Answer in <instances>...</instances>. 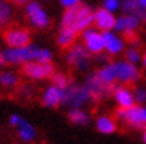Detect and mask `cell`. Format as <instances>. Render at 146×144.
<instances>
[{"label":"cell","instance_id":"cell-12","mask_svg":"<svg viewBox=\"0 0 146 144\" xmlns=\"http://www.w3.org/2000/svg\"><path fill=\"white\" fill-rule=\"evenodd\" d=\"M93 22L96 24V27L102 31H111L112 28H115V16L112 15V12L106 11L105 7H100L94 12V18Z\"/></svg>","mask_w":146,"mask_h":144},{"label":"cell","instance_id":"cell-5","mask_svg":"<svg viewBox=\"0 0 146 144\" xmlns=\"http://www.w3.org/2000/svg\"><path fill=\"white\" fill-rule=\"evenodd\" d=\"M21 72L33 80H44V78H50L53 75L55 66L50 62L41 63V62H36V60H28V62L22 63Z\"/></svg>","mask_w":146,"mask_h":144},{"label":"cell","instance_id":"cell-24","mask_svg":"<svg viewBox=\"0 0 146 144\" xmlns=\"http://www.w3.org/2000/svg\"><path fill=\"white\" fill-rule=\"evenodd\" d=\"M0 84L5 87H15L16 84H18V78L15 77L12 74H2L0 75Z\"/></svg>","mask_w":146,"mask_h":144},{"label":"cell","instance_id":"cell-17","mask_svg":"<svg viewBox=\"0 0 146 144\" xmlns=\"http://www.w3.org/2000/svg\"><path fill=\"white\" fill-rule=\"evenodd\" d=\"M123 11L125 13H130V15H134L136 18H139L140 21L146 19V9L140 6L139 0H123Z\"/></svg>","mask_w":146,"mask_h":144},{"label":"cell","instance_id":"cell-13","mask_svg":"<svg viewBox=\"0 0 146 144\" xmlns=\"http://www.w3.org/2000/svg\"><path fill=\"white\" fill-rule=\"evenodd\" d=\"M104 38H105V50L109 55H118L123 52L124 49V41L117 37L114 32L111 31H104Z\"/></svg>","mask_w":146,"mask_h":144},{"label":"cell","instance_id":"cell-1","mask_svg":"<svg viewBox=\"0 0 146 144\" xmlns=\"http://www.w3.org/2000/svg\"><path fill=\"white\" fill-rule=\"evenodd\" d=\"M93 18H94V12L90 7L78 3L72 7H66V11L64 12L62 16V27L70 28L77 34H80L93 24Z\"/></svg>","mask_w":146,"mask_h":144},{"label":"cell","instance_id":"cell-25","mask_svg":"<svg viewBox=\"0 0 146 144\" xmlns=\"http://www.w3.org/2000/svg\"><path fill=\"white\" fill-rule=\"evenodd\" d=\"M125 60L131 62V63H137L139 60H142V55H140V52H139L137 49L130 47V49L125 52Z\"/></svg>","mask_w":146,"mask_h":144},{"label":"cell","instance_id":"cell-35","mask_svg":"<svg viewBox=\"0 0 146 144\" xmlns=\"http://www.w3.org/2000/svg\"><path fill=\"white\" fill-rule=\"evenodd\" d=\"M143 141H145V144H146V130H145V132H143Z\"/></svg>","mask_w":146,"mask_h":144},{"label":"cell","instance_id":"cell-10","mask_svg":"<svg viewBox=\"0 0 146 144\" xmlns=\"http://www.w3.org/2000/svg\"><path fill=\"white\" fill-rule=\"evenodd\" d=\"M68 62L72 68L77 69H84L86 66L90 62V52L84 46L75 44L70 49V53H68Z\"/></svg>","mask_w":146,"mask_h":144},{"label":"cell","instance_id":"cell-26","mask_svg":"<svg viewBox=\"0 0 146 144\" xmlns=\"http://www.w3.org/2000/svg\"><path fill=\"white\" fill-rule=\"evenodd\" d=\"M11 18V7L6 2L0 0V24H5Z\"/></svg>","mask_w":146,"mask_h":144},{"label":"cell","instance_id":"cell-28","mask_svg":"<svg viewBox=\"0 0 146 144\" xmlns=\"http://www.w3.org/2000/svg\"><path fill=\"white\" fill-rule=\"evenodd\" d=\"M119 6H121V2H119V0H105L104 2V7L109 12H115Z\"/></svg>","mask_w":146,"mask_h":144},{"label":"cell","instance_id":"cell-30","mask_svg":"<svg viewBox=\"0 0 146 144\" xmlns=\"http://www.w3.org/2000/svg\"><path fill=\"white\" fill-rule=\"evenodd\" d=\"M21 119H22V118H19L18 115H12V116H11V124H12L13 126H18V124L21 122Z\"/></svg>","mask_w":146,"mask_h":144},{"label":"cell","instance_id":"cell-20","mask_svg":"<svg viewBox=\"0 0 146 144\" xmlns=\"http://www.w3.org/2000/svg\"><path fill=\"white\" fill-rule=\"evenodd\" d=\"M96 75H98V77L104 81V82H106V84H115V81H117L114 63H109V65L104 66Z\"/></svg>","mask_w":146,"mask_h":144},{"label":"cell","instance_id":"cell-32","mask_svg":"<svg viewBox=\"0 0 146 144\" xmlns=\"http://www.w3.org/2000/svg\"><path fill=\"white\" fill-rule=\"evenodd\" d=\"M142 63H143V68L146 69V52H145L143 56H142Z\"/></svg>","mask_w":146,"mask_h":144},{"label":"cell","instance_id":"cell-16","mask_svg":"<svg viewBox=\"0 0 146 144\" xmlns=\"http://www.w3.org/2000/svg\"><path fill=\"white\" fill-rule=\"evenodd\" d=\"M140 25V19L136 18L134 15L125 13L121 18H118L115 22V28L121 32H127V31H136Z\"/></svg>","mask_w":146,"mask_h":144},{"label":"cell","instance_id":"cell-33","mask_svg":"<svg viewBox=\"0 0 146 144\" xmlns=\"http://www.w3.org/2000/svg\"><path fill=\"white\" fill-rule=\"evenodd\" d=\"M139 3H140L142 7H145V9H146V0H139Z\"/></svg>","mask_w":146,"mask_h":144},{"label":"cell","instance_id":"cell-29","mask_svg":"<svg viewBox=\"0 0 146 144\" xmlns=\"http://www.w3.org/2000/svg\"><path fill=\"white\" fill-rule=\"evenodd\" d=\"M61 2V5L65 7H72V6H75V5H78L80 3V0H59Z\"/></svg>","mask_w":146,"mask_h":144},{"label":"cell","instance_id":"cell-27","mask_svg":"<svg viewBox=\"0 0 146 144\" xmlns=\"http://www.w3.org/2000/svg\"><path fill=\"white\" fill-rule=\"evenodd\" d=\"M133 96H134V100L137 103H145L146 101V88H134L133 91Z\"/></svg>","mask_w":146,"mask_h":144},{"label":"cell","instance_id":"cell-19","mask_svg":"<svg viewBox=\"0 0 146 144\" xmlns=\"http://www.w3.org/2000/svg\"><path fill=\"white\" fill-rule=\"evenodd\" d=\"M96 126L98 131L102 134H112L117 131V122L111 116H100L96 122Z\"/></svg>","mask_w":146,"mask_h":144},{"label":"cell","instance_id":"cell-3","mask_svg":"<svg viewBox=\"0 0 146 144\" xmlns=\"http://www.w3.org/2000/svg\"><path fill=\"white\" fill-rule=\"evenodd\" d=\"M89 100H92V97L86 87L70 82L65 88H62V103L65 106L78 107V106H83L84 103H87Z\"/></svg>","mask_w":146,"mask_h":144},{"label":"cell","instance_id":"cell-22","mask_svg":"<svg viewBox=\"0 0 146 144\" xmlns=\"http://www.w3.org/2000/svg\"><path fill=\"white\" fill-rule=\"evenodd\" d=\"M68 119L75 125H86L89 122V116L86 115V112L80 110L78 107H74L72 110H70V113H68Z\"/></svg>","mask_w":146,"mask_h":144},{"label":"cell","instance_id":"cell-4","mask_svg":"<svg viewBox=\"0 0 146 144\" xmlns=\"http://www.w3.org/2000/svg\"><path fill=\"white\" fill-rule=\"evenodd\" d=\"M84 87L90 93L92 100L100 101V100H104V99H106L112 94L114 90H115V84H106V82L102 81L96 74H93L87 78Z\"/></svg>","mask_w":146,"mask_h":144},{"label":"cell","instance_id":"cell-6","mask_svg":"<svg viewBox=\"0 0 146 144\" xmlns=\"http://www.w3.org/2000/svg\"><path fill=\"white\" fill-rule=\"evenodd\" d=\"M115 77L117 81L123 82V84H134L142 78V74L139 71V68L136 66V63H131L128 60H121V62H115Z\"/></svg>","mask_w":146,"mask_h":144},{"label":"cell","instance_id":"cell-15","mask_svg":"<svg viewBox=\"0 0 146 144\" xmlns=\"http://www.w3.org/2000/svg\"><path fill=\"white\" fill-rule=\"evenodd\" d=\"M41 103L46 107H58L62 103V90L59 87H56V85L49 87L44 91V96H43Z\"/></svg>","mask_w":146,"mask_h":144},{"label":"cell","instance_id":"cell-21","mask_svg":"<svg viewBox=\"0 0 146 144\" xmlns=\"http://www.w3.org/2000/svg\"><path fill=\"white\" fill-rule=\"evenodd\" d=\"M18 134L24 141H31L34 138V135H36V130L27 121L21 119V122L18 124Z\"/></svg>","mask_w":146,"mask_h":144},{"label":"cell","instance_id":"cell-9","mask_svg":"<svg viewBox=\"0 0 146 144\" xmlns=\"http://www.w3.org/2000/svg\"><path fill=\"white\" fill-rule=\"evenodd\" d=\"M83 40H84L86 49L93 55H100L105 50L104 34L96 31V30H90V28L84 30L83 31Z\"/></svg>","mask_w":146,"mask_h":144},{"label":"cell","instance_id":"cell-23","mask_svg":"<svg viewBox=\"0 0 146 144\" xmlns=\"http://www.w3.org/2000/svg\"><path fill=\"white\" fill-rule=\"evenodd\" d=\"M50 81L53 82V85H56V87H59V88H65L68 84H70L71 81L68 80V77L66 75H64V74H59V72H53V75L50 77Z\"/></svg>","mask_w":146,"mask_h":144},{"label":"cell","instance_id":"cell-2","mask_svg":"<svg viewBox=\"0 0 146 144\" xmlns=\"http://www.w3.org/2000/svg\"><path fill=\"white\" fill-rule=\"evenodd\" d=\"M115 116L124 124L136 130H146V107L133 105L130 107H119Z\"/></svg>","mask_w":146,"mask_h":144},{"label":"cell","instance_id":"cell-7","mask_svg":"<svg viewBox=\"0 0 146 144\" xmlns=\"http://www.w3.org/2000/svg\"><path fill=\"white\" fill-rule=\"evenodd\" d=\"M3 40L9 47H27L31 43V32L28 28L11 27L3 31Z\"/></svg>","mask_w":146,"mask_h":144},{"label":"cell","instance_id":"cell-31","mask_svg":"<svg viewBox=\"0 0 146 144\" xmlns=\"http://www.w3.org/2000/svg\"><path fill=\"white\" fill-rule=\"evenodd\" d=\"M13 2H15L16 5H25V3H28L30 0H13Z\"/></svg>","mask_w":146,"mask_h":144},{"label":"cell","instance_id":"cell-34","mask_svg":"<svg viewBox=\"0 0 146 144\" xmlns=\"http://www.w3.org/2000/svg\"><path fill=\"white\" fill-rule=\"evenodd\" d=\"M5 62H6V60H5V56L0 53V63H5Z\"/></svg>","mask_w":146,"mask_h":144},{"label":"cell","instance_id":"cell-18","mask_svg":"<svg viewBox=\"0 0 146 144\" xmlns=\"http://www.w3.org/2000/svg\"><path fill=\"white\" fill-rule=\"evenodd\" d=\"M77 34L75 31L70 30V28H61V31H59V36H58V46L61 49H71L77 40Z\"/></svg>","mask_w":146,"mask_h":144},{"label":"cell","instance_id":"cell-11","mask_svg":"<svg viewBox=\"0 0 146 144\" xmlns=\"http://www.w3.org/2000/svg\"><path fill=\"white\" fill-rule=\"evenodd\" d=\"M27 16L37 28H46L49 25V16L37 2H30L27 5Z\"/></svg>","mask_w":146,"mask_h":144},{"label":"cell","instance_id":"cell-14","mask_svg":"<svg viewBox=\"0 0 146 144\" xmlns=\"http://www.w3.org/2000/svg\"><path fill=\"white\" fill-rule=\"evenodd\" d=\"M112 94L117 100V103L119 105V107H130V106L136 105L133 91L127 87H117L115 85V90Z\"/></svg>","mask_w":146,"mask_h":144},{"label":"cell","instance_id":"cell-8","mask_svg":"<svg viewBox=\"0 0 146 144\" xmlns=\"http://www.w3.org/2000/svg\"><path fill=\"white\" fill-rule=\"evenodd\" d=\"M36 52L37 47L34 46H27V47H15L12 50H6L3 53L5 60L11 63H24L28 60L36 59Z\"/></svg>","mask_w":146,"mask_h":144}]
</instances>
